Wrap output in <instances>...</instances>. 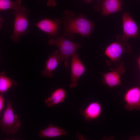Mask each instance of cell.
I'll list each match as a JSON object with an SVG mask.
<instances>
[{"instance_id": "cell-2", "label": "cell", "mask_w": 140, "mask_h": 140, "mask_svg": "<svg viewBox=\"0 0 140 140\" xmlns=\"http://www.w3.org/2000/svg\"><path fill=\"white\" fill-rule=\"evenodd\" d=\"M48 43L50 45H55L58 47L61 62H64V66L66 68L69 67L68 62L70 57L82 46L79 43L70 41L62 35L56 39H50Z\"/></svg>"}, {"instance_id": "cell-17", "label": "cell", "mask_w": 140, "mask_h": 140, "mask_svg": "<svg viewBox=\"0 0 140 140\" xmlns=\"http://www.w3.org/2000/svg\"><path fill=\"white\" fill-rule=\"evenodd\" d=\"M22 2V0H0V10L11 9L15 10L21 7Z\"/></svg>"}, {"instance_id": "cell-14", "label": "cell", "mask_w": 140, "mask_h": 140, "mask_svg": "<svg viewBox=\"0 0 140 140\" xmlns=\"http://www.w3.org/2000/svg\"><path fill=\"white\" fill-rule=\"evenodd\" d=\"M67 135L64 129L50 124L46 128L39 131L38 136L41 138H53Z\"/></svg>"}, {"instance_id": "cell-9", "label": "cell", "mask_w": 140, "mask_h": 140, "mask_svg": "<svg viewBox=\"0 0 140 140\" xmlns=\"http://www.w3.org/2000/svg\"><path fill=\"white\" fill-rule=\"evenodd\" d=\"M125 70L122 66H120L111 71L104 74L103 83L110 87H114L121 84V78Z\"/></svg>"}, {"instance_id": "cell-6", "label": "cell", "mask_w": 140, "mask_h": 140, "mask_svg": "<svg viewBox=\"0 0 140 140\" xmlns=\"http://www.w3.org/2000/svg\"><path fill=\"white\" fill-rule=\"evenodd\" d=\"M131 51V46L126 43L115 42L106 48L104 54L111 60L115 61L119 59L123 53H130Z\"/></svg>"}, {"instance_id": "cell-4", "label": "cell", "mask_w": 140, "mask_h": 140, "mask_svg": "<svg viewBox=\"0 0 140 140\" xmlns=\"http://www.w3.org/2000/svg\"><path fill=\"white\" fill-rule=\"evenodd\" d=\"M29 13V10L24 6L13 10L15 19L13 32L11 39L14 42H18L20 36L29 33L27 28L29 22L27 16Z\"/></svg>"}, {"instance_id": "cell-20", "label": "cell", "mask_w": 140, "mask_h": 140, "mask_svg": "<svg viewBox=\"0 0 140 140\" xmlns=\"http://www.w3.org/2000/svg\"><path fill=\"white\" fill-rule=\"evenodd\" d=\"M93 0H84V1L86 3H89L91 2Z\"/></svg>"}, {"instance_id": "cell-15", "label": "cell", "mask_w": 140, "mask_h": 140, "mask_svg": "<svg viewBox=\"0 0 140 140\" xmlns=\"http://www.w3.org/2000/svg\"><path fill=\"white\" fill-rule=\"evenodd\" d=\"M102 14L107 16L122 10L120 0H104L102 5Z\"/></svg>"}, {"instance_id": "cell-12", "label": "cell", "mask_w": 140, "mask_h": 140, "mask_svg": "<svg viewBox=\"0 0 140 140\" xmlns=\"http://www.w3.org/2000/svg\"><path fill=\"white\" fill-rule=\"evenodd\" d=\"M101 105L97 102L90 103L84 109L81 110L80 114L87 121L94 120L98 117L102 112Z\"/></svg>"}, {"instance_id": "cell-3", "label": "cell", "mask_w": 140, "mask_h": 140, "mask_svg": "<svg viewBox=\"0 0 140 140\" xmlns=\"http://www.w3.org/2000/svg\"><path fill=\"white\" fill-rule=\"evenodd\" d=\"M12 106V103L10 100L7 101L6 109L0 122L1 130L8 135H13L17 133L21 125L18 116L14 114Z\"/></svg>"}, {"instance_id": "cell-1", "label": "cell", "mask_w": 140, "mask_h": 140, "mask_svg": "<svg viewBox=\"0 0 140 140\" xmlns=\"http://www.w3.org/2000/svg\"><path fill=\"white\" fill-rule=\"evenodd\" d=\"M65 33L68 38H73V34L77 33L82 36L89 37L92 32L94 27L93 22L81 15L77 17L67 20L65 23Z\"/></svg>"}, {"instance_id": "cell-11", "label": "cell", "mask_w": 140, "mask_h": 140, "mask_svg": "<svg viewBox=\"0 0 140 140\" xmlns=\"http://www.w3.org/2000/svg\"><path fill=\"white\" fill-rule=\"evenodd\" d=\"M60 62V56L59 52L56 50L49 56L46 61L45 68L41 72L42 76L47 78L52 77V72L55 70Z\"/></svg>"}, {"instance_id": "cell-19", "label": "cell", "mask_w": 140, "mask_h": 140, "mask_svg": "<svg viewBox=\"0 0 140 140\" xmlns=\"http://www.w3.org/2000/svg\"><path fill=\"white\" fill-rule=\"evenodd\" d=\"M40 1L41 0H38ZM57 5V3L55 0H47V5L48 6H55Z\"/></svg>"}, {"instance_id": "cell-13", "label": "cell", "mask_w": 140, "mask_h": 140, "mask_svg": "<svg viewBox=\"0 0 140 140\" xmlns=\"http://www.w3.org/2000/svg\"><path fill=\"white\" fill-rule=\"evenodd\" d=\"M66 94L67 92L64 88L57 89L45 100L46 106L50 107L64 102L66 97Z\"/></svg>"}, {"instance_id": "cell-16", "label": "cell", "mask_w": 140, "mask_h": 140, "mask_svg": "<svg viewBox=\"0 0 140 140\" xmlns=\"http://www.w3.org/2000/svg\"><path fill=\"white\" fill-rule=\"evenodd\" d=\"M17 83L7 77L5 74H1L0 76V93L3 94L6 92L10 88L15 87Z\"/></svg>"}, {"instance_id": "cell-18", "label": "cell", "mask_w": 140, "mask_h": 140, "mask_svg": "<svg viewBox=\"0 0 140 140\" xmlns=\"http://www.w3.org/2000/svg\"><path fill=\"white\" fill-rule=\"evenodd\" d=\"M3 94H1L0 95V113L3 108L4 106L5 99L3 97Z\"/></svg>"}, {"instance_id": "cell-10", "label": "cell", "mask_w": 140, "mask_h": 140, "mask_svg": "<svg viewBox=\"0 0 140 140\" xmlns=\"http://www.w3.org/2000/svg\"><path fill=\"white\" fill-rule=\"evenodd\" d=\"M61 21L58 19L52 21L48 19H42L37 23L36 26L50 36L58 34L60 28Z\"/></svg>"}, {"instance_id": "cell-7", "label": "cell", "mask_w": 140, "mask_h": 140, "mask_svg": "<svg viewBox=\"0 0 140 140\" xmlns=\"http://www.w3.org/2000/svg\"><path fill=\"white\" fill-rule=\"evenodd\" d=\"M71 57V82L69 87L70 88H76L78 85V81L84 73L86 69L76 52Z\"/></svg>"}, {"instance_id": "cell-8", "label": "cell", "mask_w": 140, "mask_h": 140, "mask_svg": "<svg viewBox=\"0 0 140 140\" xmlns=\"http://www.w3.org/2000/svg\"><path fill=\"white\" fill-rule=\"evenodd\" d=\"M126 103L124 107L127 110L131 111L136 109L140 110V88L135 87L128 90L124 96Z\"/></svg>"}, {"instance_id": "cell-5", "label": "cell", "mask_w": 140, "mask_h": 140, "mask_svg": "<svg viewBox=\"0 0 140 140\" xmlns=\"http://www.w3.org/2000/svg\"><path fill=\"white\" fill-rule=\"evenodd\" d=\"M123 34L122 36L117 37L120 41L126 43L131 38L137 39L140 37L137 25L130 15L129 12L124 13L122 17Z\"/></svg>"}, {"instance_id": "cell-21", "label": "cell", "mask_w": 140, "mask_h": 140, "mask_svg": "<svg viewBox=\"0 0 140 140\" xmlns=\"http://www.w3.org/2000/svg\"><path fill=\"white\" fill-rule=\"evenodd\" d=\"M138 62L140 69V57H139V58H138Z\"/></svg>"}]
</instances>
